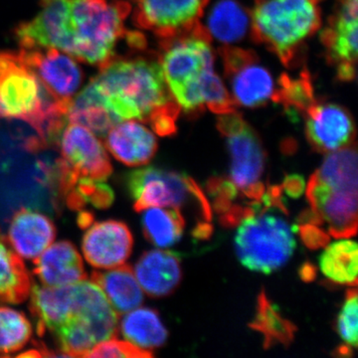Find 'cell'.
I'll use <instances>...</instances> for the list:
<instances>
[{
	"label": "cell",
	"instance_id": "cell-1",
	"mask_svg": "<svg viewBox=\"0 0 358 358\" xmlns=\"http://www.w3.org/2000/svg\"><path fill=\"white\" fill-rule=\"evenodd\" d=\"M131 11L127 1L41 0L32 20L35 40L44 48L98 65L115 57L120 40L128 37L124 20Z\"/></svg>",
	"mask_w": 358,
	"mask_h": 358
},
{
	"label": "cell",
	"instance_id": "cell-2",
	"mask_svg": "<svg viewBox=\"0 0 358 358\" xmlns=\"http://www.w3.org/2000/svg\"><path fill=\"white\" fill-rule=\"evenodd\" d=\"M87 89L117 122H147L160 136L176 133L179 107L173 100L159 60L110 59Z\"/></svg>",
	"mask_w": 358,
	"mask_h": 358
},
{
	"label": "cell",
	"instance_id": "cell-3",
	"mask_svg": "<svg viewBox=\"0 0 358 358\" xmlns=\"http://www.w3.org/2000/svg\"><path fill=\"white\" fill-rule=\"evenodd\" d=\"M68 108L47 93L20 52L0 51V120L28 122L50 147L67 124Z\"/></svg>",
	"mask_w": 358,
	"mask_h": 358
},
{
	"label": "cell",
	"instance_id": "cell-4",
	"mask_svg": "<svg viewBox=\"0 0 358 358\" xmlns=\"http://www.w3.org/2000/svg\"><path fill=\"white\" fill-rule=\"evenodd\" d=\"M310 210L336 239L350 238L357 231V150L348 145L327 154L310 176L307 188Z\"/></svg>",
	"mask_w": 358,
	"mask_h": 358
},
{
	"label": "cell",
	"instance_id": "cell-5",
	"mask_svg": "<svg viewBox=\"0 0 358 358\" xmlns=\"http://www.w3.org/2000/svg\"><path fill=\"white\" fill-rule=\"evenodd\" d=\"M159 60L169 93L185 114H199L205 107L202 88L214 72L211 36L201 23L190 31L160 41Z\"/></svg>",
	"mask_w": 358,
	"mask_h": 358
},
{
	"label": "cell",
	"instance_id": "cell-6",
	"mask_svg": "<svg viewBox=\"0 0 358 358\" xmlns=\"http://www.w3.org/2000/svg\"><path fill=\"white\" fill-rule=\"evenodd\" d=\"M322 0H256L250 14L252 38L292 67L322 26Z\"/></svg>",
	"mask_w": 358,
	"mask_h": 358
},
{
	"label": "cell",
	"instance_id": "cell-7",
	"mask_svg": "<svg viewBox=\"0 0 358 358\" xmlns=\"http://www.w3.org/2000/svg\"><path fill=\"white\" fill-rule=\"evenodd\" d=\"M117 320L119 315L95 282L73 284L72 308L53 333L62 357H86L94 346L115 338Z\"/></svg>",
	"mask_w": 358,
	"mask_h": 358
},
{
	"label": "cell",
	"instance_id": "cell-8",
	"mask_svg": "<svg viewBox=\"0 0 358 358\" xmlns=\"http://www.w3.org/2000/svg\"><path fill=\"white\" fill-rule=\"evenodd\" d=\"M294 248L293 228L284 219L264 211L245 218L235 236V249L242 265L266 275L286 265Z\"/></svg>",
	"mask_w": 358,
	"mask_h": 358
},
{
	"label": "cell",
	"instance_id": "cell-9",
	"mask_svg": "<svg viewBox=\"0 0 358 358\" xmlns=\"http://www.w3.org/2000/svg\"><path fill=\"white\" fill-rule=\"evenodd\" d=\"M127 185L134 201V210L150 207L182 208L192 203L205 221L211 220V208L199 185L185 174L154 166L136 169L127 176Z\"/></svg>",
	"mask_w": 358,
	"mask_h": 358
},
{
	"label": "cell",
	"instance_id": "cell-10",
	"mask_svg": "<svg viewBox=\"0 0 358 358\" xmlns=\"http://www.w3.org/2000/svg\"><path fill=\"white\" fill-rule=\"evenodd\" d=\"M57 145L60 157L56 160L54 173L62 196L79 179L105 181L112 174V164L102 141L81 124L67 122Z\"/></svg>",
	"mask_w": 358,
	"mask_h": 358
},
{
	"label": "cell",
	"instance_id": "cell-11",
	"mask_svg": "<svg viewBox=\"0 0 358 358\" xmlns=\"http://www.w3.org/2000/svg\"><path fill=\"white\" fill-rule=\"evenodd\" d=\"M217 129L227 140L231 157L230 180L241 192L260 182L266 152L255 129L237 112L219 115Z\"/></svg>",
	"mask_w": 358,
	"mask_h": 358
},
{
	"label": "cell",
	"instance_id": "cell-12",
	"mask_svg": "<svg viewBox=\"0 0 358 358\" xmlns=\"http://www.w3.org/2000/svg\"><path fill=\"white\" fill-rule=\"evenodd\" d=\"M219 54L236 106L258 108L273 99L274 79L261 64L255 52L224 45Z\"/></svg>",
	"mask_w": 358,
	"mask_h": 358
},
{
	"label": "cell",
	"instance_id": "cell-13",
	"mask_svg": "<svg viewBox=\"0 0 358 358\" xmlns=\"http://www.w3.org/2000/svg\"><path fill=\"white\" fill-rule=\"evenodd\" d=\"M358 0H336L334 13L320 33L329 64L343 82L355 79L358 49Z\"/></svg>",
	"mask_w": 358,
	"mask_h": 358
},
{
	"label": "cell",
	"instance_id": "cell-14",
	"mask_svg": "<svg viewBox=\"0 0 358 358\" xmlns=\"http://www.w3.org/2000/svg\"><path fill=\"white\" fill-rule=\"evenodd\" d=\"M209 0H133L134 25L160 40L190 31L199 24Z\"/></svg>",
	"mask_w": 358,
	"mask_h": 358
},
{
	"label": "cell",
	"instance_id": "cell-15",
	"mask_svg": "<svg viewBox=\"0 0 358 358\" xmlns=\"http://www.w3.org/2000/svg\"><path fill=\"white\" fill-rule=\"evenodd\" d=\"M20 52L47 93L56 102L69 107L83 81V73L74 58L54 48Z\"/></svg>",
	"mask_w": 358,
	"mask_h": 358
},
{
	"label": "cell",
	"instance_id": "cell-16",
	"mask_svg": "<svg viewBox=\"0 0 358 358\" xmlns=\"http://www.w3.org/2000/svg\"><path fill=\"white\" fill-rule=\"evenodd\" d=\"M303 115L306 134L315 152L329 154L355 143V121L343 106L315 101Z\"/></svg>",
	"mask_w": 358,
	"mask_h": 358
},
{
	"label": "cell",
	"instance_id": "cell-17",
	"mask_svg": "<svg viewBox=\"0 0 358 358\" xmlns=\"http://www.w3.org/2000/svg\"><path fill=\"white\" fill-rule=\"evenodd\" d=\"M82 241V250L90 265L113 268L124 265L131 256L134 239L124 222L106 220L90 224Z\"/></svg>",
	"mask_w": 358,
	"mask_h": 358
},
{
	"label": "cell",
	"instance_id": "cell-18",
	"mask_svg": "<svg viewBox=\"0 0 358 358\" xmlns=\"http://www.w3.org/2000/svg\"><path fill=\"white\" fill-rule=\"evenodd\" d=\"M103 138L113 157L129 166H145L157 150L154 133L140 122L131 120L117 122Z\"/></svg>",
	"mask_w": 358,
	"mask_h": 358
},
{
	"label": "cell",
	"instance_id": "cell-19",
	"mask_svg": "<svg viewBox=\"0 0 358 358\" xmlns=\"http://www.w3.org/2000/svg\"><path fill=\"white\" fill-rule=\"evenodd\" d=\"M55 237V225L50 219L39 212L21 208L11 219L7 241L21 258L34 260Z\"/></svg>",
	"mask_w": 358,
	"mask_h": 358
},
{
	"label": "cell",
	"instance_id": "cell-20",
	"mask_svg": "<svg viewBox=\"0 0 358 358\" xmlns=\"http://www.w3.org/2000/svg\"><path fill=\"white\" fill-rule=\"evenodd\" d=\"M134 273L141 288L154 298L173 294L182 278L179 257L164 250L143 253L136 262Z\"/></svg>",
	"mask_w": 358,
	"mask_h": 358
},
{
	"label": "cell",
	"instance_id": "cell-21",
	"mask_svg": "<svg viewBox=\"0 0 358 358\" xmlns=\"http://www.w3.org/2000/svg\"><path fill=\"white\" fill-rule=\"evenodd\" d=\"M34 274L46 287H64L87 278L83 260L69 241L50 245L34 259Z\"/></svg>",
	"mask_w": 358,
	"mask_h": 358
},
{
	"label": "cell",
	"instance_id": "cell-22",
	"mask_svg": "<svg viewBox=\"0 0 358 358\" xmlns=\"http://www.w3.org/2000/svg\"><path fill=\"white\" fill-rule=\"evenodd\" d=\"M91 281L102 289L117 315L131 312L143 303V289L131 266H119L107 272H93Z\"/></svg>",
	"mask_w": 358,
	"mask_h": 358
},
{
	"label": "cell",
	"instance_id": "cell-23",
	"mask_svg": "<svg viewBox=\"0 0 358 358\" xmlns=\"http://www.w3.org/2000/svg\"><path fill=\"white\" fill-rule=\"evenodd\" d=\"M120 331L129 343L152 352L166 343L167 331L157 310L152 308H134L122 317Z\"/></svg>",
	"mask_w": 358,
	"mask_h": 358
},
{
	"label": "cell",
	"instance_id": "cell-24",
	"mask_svg": "<svg viewBox=\"0 0 358 358\" xmlns=\"http://www.w3.org/2000/svg\"><path fill=\"white\" fill-rule=\"evenodd\" d=\"M250 21L248 11L236 0H219L209 13L206 29L211 37L230 45L244 38Z\"/></svg>",
	"mask_w": 358,
	"mask_h": 358
},
{
	"label": "cell",
	"instance_id": "cell-25",
	"mask_svg": "<svg viewBox=\"0 0 358 358\" xmlns=\"http://www.w3.org/2000/svg\"><path fill=\"white\" fill-rule=\"evenodd\" d=\"M249 327L262 334L265 350L275 345L289 346L294 341L296 327L291 320L282 317L278 308L268 301L265 289L257 299L255 317Z\"/></svg>",
	"mask_w": 358,
	"mask_h": 358
},
{
	"label": "cell",
	"instance_id": "cell-26",
	"mask_svg": "<svg viewBox=\"0 0 358 358\" xmlns=\"http://www.w3.org/2000/svg\"><path fill=\"white\" fill-rule=\"evenodd\" d=\"M31 279L21 257L7 249L0 240V301L21 303L28 298Z\"/></svg>",
	"mask_w": 358,
	"mask_h": 358
},
{
	"label": "cell",
	"instance_id": "cell-27",
	"mask_svg": "<svg viewBox=\"0 0 358 358\" xmlns=\"http://www.w3.org/2000/svg\"><path fill=\"white\" fill-rule=\"evenodd\" d=\"M320 266L327 279L341 285L357 286V242L341 240L329 245L320 256Z\"/></svg>",
	"mask_w": 358,
	"mask_h": 358
},
{
	"label": "cell",
	"instance_id": "cell-28",
	"mask_svg": "<svg viewBox=\"0 0 358 358\" xmlns=\"http://www.w3.org/2000/svg\"><path fill=\"white\" fill-rule=\"evenodd\" d=\"M143 234L155 246L160 248L173 246L178 243L185 229V218L180 209L150 207L143 210Z\"/></svg>",
	"mask_w": 358,
	"mask_h": 358
},
{
	"label": "cell",
	"instance_id": "cell-29",
	"mask_svg": "<svg viewBox=\"0 0 358 358\" xmlns=\"http://www.w3.org/2000/svg\"><path fill=\"white\" fill-rule=\"evenodd\" d=\"M272 100L281 103L285 109L293 112L294 114H305L308 107L317 101L307 71L301 73L298 79H293L287 74L282 75Z\"/></svg>",
	"mask_w": 358,
	"mask_h": 358
},
{
	"label": "cell",
	"instance_id": "cell-30",
	"mask_svg": "<svg viewBox=\"0 0 358 358\" xmlns=\"http://www.w3.org/2000/svg\"><path fill=\"white\" fill-rule=\"evenodd\" d=\"M31 336V324L22 313L0 307V355L20 352Z\"/></svg>",
	"mask_w": 358,
	"mask_h": 358
},
{
	"label": "cell",
	"instance_id": "cell-31",
	"mask_svg": "<svg viewBox=\"0 0 358 358\" xmlns=\"http://www.w3.org/2000/svg\"><path fill=\"white\" fill-rule=\"evenodd\" d=\"M63 197L73 210L83 208L86 204L103 209L112 205L114 192L105 181L82 178Z\"/></svg>",
	"mask_w": 358,
	"mask_h": 358
},
{
	"label": "cell",
	"instance_id": "cell-32",
	"mask_svg": "<svg viewBox=\"0 0 358 358\" xmlns=\"http://www.w3.org/2000/svg\"><path fill=\"white\" fill-rule=\"evenodd\" d=\"M357 286L346 292V299L336 320V331L343 343L355 348L358 343Z\"/></svg>",
	"mask_w": 358,
	"mask_h": 358
},
{
	"label": "cell",
	"instance_id": "cell-33",
	"mask_svg": "<svg viewBox=\"0 0 358 358\" xmlns=\"http://www.w3.org/2000/svg\"><path fill=\"white\" fill-rule=\"evenodd\" d=\"M152 357L154 355L152 352L138 348L128 341L110 338L94 346L86 357L148 358Z\"/></svg>",
	"mask_w": 358,
	"mask_h": 358
},
{
	"label": "cell",
	"instance_id": "cell-34",
	"mask_svg": "<svg viewBox=\"0 0 358 358\" xmlns=\"http://www.w3.org/2000/svg\"><path fill=\"white\" fill-rule=\"evenodd\" d=\"M206 188L213 197L215 211L220 215L229 210L233 200L238 196V188L230 179L214 176L209 179Z\"/></svg>",
	"mask_w": 358,
	"mask_h": 358
},
{
	"label": "cell",
	"instance_id": "cell-35",
	"mask_svg": "<svg viewBox=\"0 0 358 358\" xmlns=\"http://www.w3.org/2000/svg\"><path fill=\"white\" fill-rule=\"evenodd\" d=\"M299 231L303 244L308 248L317 250L324 248L329 244V235L324 230L320 229L319 226L315 224H301Z\"/></svg>",
	"mask_w": 358,
	"mask_h": 358
},
{
	"label": "cell",
	"instance_id": "cell-36",
	"mask_svg": "<svg viewBox=\"0 0 358 358\" xmlns=\"http://www.w3.org/2000/svg\"><path fill=\"white\" fill-rule=\"evenodd\" d=\"M281 188L291 199H299L305 190V181L299 174H292L285 178Z\"/></svg>",
	"mask_w": 358,
	"mask_h": 358
},
{
	"label": "cell",
	"instance_id": "cell-37",
	"mask_svg": "<svg viewBox=\"0 0 358 358\" xmlns=\"http://www.w3.org/2000/svg\"><path fill=\"white\" fill-rule=\"evenodd\" d=\"M213 228L209 222L199 223L196 227L193 230V236L197 238V239H207L210 237Z\"/></svg>",
	"mask_w": 358,
	"mask_h": 358
},
{
	"label": "cell",
	"instance_id": "cell-38",
	"mask_svg": "<svg viewBox=\"0 0 358 358\" xmlns=\"http://www.w3.org/2000/svg\"><path fill=\"white\" fill-rule=\"evenodd\" d=\"M300 275L301 280H303L305 282H310L317 275V270H315L312 264H305V265L301 266Z\"/></svg>",
	"mask_w": 358,
	"mask_h": 358
},
{
	"label": "cell",
	"instance_id": "cell-39",
	"mask_svg": "<svg viewBox=\"0 0 358 358\" xmlns=\"http://www.w3.org/2000/svg\"><path fill=\"white\" fill-rule=\"evenodd\" d=\"M0 240H2L1 233H0Z\"/></svg>",
	"mask_w": 358,
	"mask_h": 358
}]
</instances>
